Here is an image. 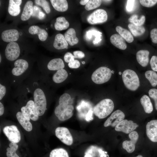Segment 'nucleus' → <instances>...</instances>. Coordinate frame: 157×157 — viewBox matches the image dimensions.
Instances as JSON below:
<instances>
[{"mask_svg": "<svg viewBox=\"0 0 157 157\" xmlns=\"http://www.w3.org/2000/svg\"><path fill=\"white\" fill-rule=\"evenodd\" d=\"M23 83L33 98L38 115H43L47 109L50 95L48 82L39 71H32Z\"/></svg>", "mask_w": 157, "mask_h": 157, "instance_id": "f257e3e1", "label": "nucleus"}, {"mask_svg": "<svg viewBox=\"0 0 157 157\" xmlns=\"http://www.w3.org/2000/svg\"><path fill=\"white\" fill-rule=\"evenodd\" d=\"M31 70V67L26 60L19 59L14 62L9 71H6L5 75L11 87L15 88L24 82L30 74Z\"/></svg>", "mask_w": 157, "mask_h": 157, "instance_id": "f03ea898", "label": "nucleus"}, {"mask_svg": "<svg viewBox=\"0 0 157 157\" xmlns=\"http://www.w3.org/2000/svg\"><path fill=\"white\" fill-rule=\"evenodd\" d=\"M58 104L55 108L54 113L60 121H64L71 118L73 115L74 107L71 104V98L68 93H65L59 97Z\"/></svg>", "mask_w": 157, "mask_h": 157, "instance_id": "7ed1b4c3", "label": "nucleus"}, {"mask_svg": "<svg viewBox=\"0 0 157 157\" xmlns=\"http://www.w3.org/2000/svg\"><path fill=\"white\" fill-rule=\"evenodd\" d=\"M114 107L113 101L109 99H105L100 101L94 107L93 112L99 119H103L112 112Z\"/></svg>", "mask_w": 157, "mask_h": 157, "instance_id": "20e7f679", "label": "nucleus"}, {"mask_svg": "<svg viewBox=\"0 0 157 157\" xmlns=\"http://www.w3.org/2000/svg\"><path fill=\"white\" fill-rule=\"evenodd\" d=\"M122 78L125 86L128 90L135 91L139 87V78L134 71L129 69H126L122 73Z\"/></svg>", "mask_w": 157, "mask_h": 157, "instance_id": "39448f33", "label": "nucleus"}, {"mask_svg": "<svg viewBox=\"0 0 157 157\" xmlns=\"http://www.w3.org/2000/svg\"><path fill=\"white\" fill-rule=\"evenodd\" d=\"M111 75L112 71L109 68L105 67H101L93 72L91 78L94 83L100 84L108 81Z\"/></svg>", "mask_w": 157, "mask_h": 157, "instance_id": "423d86ee", "label": "nucleus"}, {"mask_svg": "<svg viewBox=\"0 0 157 157\" xmlns=\"http://www.w3.org/2000/svg\"><path fill=\"white\" fill-rule=\"evenodd\" d=\"M65 67V64L62 59L60 58H56L49 61L46 66L40 68L39 72L43 76L46 77L51 72L64 69Z\"/></svg>", "mask_w": 157, "mask_h": 157, "instance_id": "0eeeda50", "label": "nucleus"}, {"mask_svg": "<svg viewBox=\"0 0 157 157\" xmlns=\"http://www.w3.org/2000/svg\"><path fill=\"white\" fill-rule=\"evenodd\" d=\"M107 19L108 15L106 11L103 9H99L88 15L87 20L90 24H95L104 23Z\"/></svg>", "mask_w": 157, "mask_h": 157, "instance_id": "6e6552de", "label": "nucleus"}, {"mask_svg": "<svg viewBox=\"0 0 157 157\" xmlns=\"http://www.w3.org/2000/svg\"><path fill=\"white\" fill-rule=\"evenodd\" d=\"M20 54L19 46L17 42H14L9 43L6 46L5 51L6 58L8 61H15Z\"/></svg>", "mask_w": 157, "mask_h": 157, "instance_id": "1a4fd4ad", "label": "nucleus"}, {"mask_svg": "<svg viewBox=\"0 0 157 157\" xmlns=\"http://www.w3.org/2000/svg\"><path fill=\"white\" fill-rule=\"evenodd\" d=\"M11 86L10 84L3 73V71L0 72V101L4 98L11 95Z\"/></svg>", "mask_w": 157, "mask_h": 157, "instance_id": "9d476101", "label": "nucleus"}, {"mask_svg": "<svg viewBox=\"0 0 157 157\" xmlns=\"http://www.w3.org/2000/svg\"><path fill=\"white\" fill-rule=\"evenodd\" d=\"M56 137L64 144L70 146L73 143L72 136L69 129L64 127H57L55 130Z\"/></svg>", "mask_w": 157, "mask_h": 157, "instance_id": "9b49d317", "label": "nucleus"}, {"mask_svg": "<svg viewBox=\"0 0 157 157\" xmlns=\"http://www.w3.org/2000/svg\"><path fill=\"white\" fill-rule=\"evenodd\" d=\"M3 132L10 142L17 143L20 140V133L16 126H6L3 129Z\"/></svg>", "mask_w": 157, "mask_h": 157, "instance_id": "f8f14e48", "label": "nucleus"}, {"mask_svg": "<svg viewBox=\"0 0 157 157\" xmlns=\"http://www.w3.org/2000/svg\"><path fill=\"white\" fill-rule=\"evenodd\" d=\"M125 115L121 110H117L114 111L106 121L104 126L107 127L111 126L115 127L120 122L123 120Z\"/></svg>", "mask_w": 157, "mask_h": 157, "instance_id": "ddd939ff", "label": "nucleus"}, {"mask_svg": "<svg viewBox=\"0 0 157 157\" xmlns=\"http://www.w3.org/2000/svg\"><path fill=\"white\" fill-rule=\"evenodd\" d=\"M138 126V125L132 120L123 119L115 127V130L128 134L134 131Z\"/></svg>", "mask_w": 157, "mask_h": 157, "instance_id": "4468645a", "label": "nucleus"}, {"mask_svg": "<svg viewBox=\"0 0 157 157\" xmlns=\"http://www.w3.org/2000/svg\"><path fill=\"white\" fill-rule=\"evenodd\" d=\"M130 140L124 141L122 144L123 148L129 153L133 152L135 150V144L139 137L138 133L135 131H133L129 135Z\"/></svg>", "mask_w": 157, "mask_h": 157, "instance_id": "2eb2a0df", "label": "nucleus"}, {"mask_svg": "<svg viewBox=\"0 0 157 157\" xmlns=\"http://www.w3.org/2000/svg\"><path fill=\"white\" fill-rule=\"evenodd\" d=\"M146 133L151 141L157 142V120H151L147 124Z\"/></svg>", "mask_w": 157, "mask_h": 157, "instance_id": "dca6fc26", "label": "nucleus"}, {"mask_svg": "<svg viewBox=\"0 0 157 157\" xmlns=\"http://www.w3.org/2000/svg\"><path fill=\"white\" fill-rule=\"evenodd\" d=\"M1 36L3 41L10 43L17 41L18 40L19 33L16 29H8L3 31L1 33Z\"/></svg>", "mask_w": 157, "mask_h": 157, "instance_id": "f3484780", "label": "nucleus"}, {"mask_svg": "<svg viewBox=\"0 0 157 157\" xmlns=\"http://www.w3.org/2000/svg\"><path fill=\"white\" fill-rule=\"evenodd\" d=\"M111 43L117 48L124 50L127 48V45L125 40L119 34H115L110 38Z\"/></svg>", "mask_w": 157, "mask_h": 157, "instance_id": "a211bd4d", "label": "nucleus"}, {"mask_svg": "<svg viewBox=\"0 0 157 157\" xmlns=\"http://www.w3.org/2000/svg\"><path fill=\"white\" fill-rule=\"evenodd\" d=\"M149 51L145 50H141L136 54V58L138 63L143 67L147 66L149 61Z\"/></svg>", "mask_w": 157, "mask_h": 157, "instance_id": "6ab92c4d", "label": "nucleus"}, {"mask_svg": "<svg viewBox=\"0 0 157 157\" xmlns=\"http://www.w3.org/2000/svg\"><path fill=\"white\" fill-rule=\"evenodd\" d=\"M22 2L21 0H10L8 8L9 14L14 16L18 15L20 12V5Z\"/></svg>", "mask_w": 157, "mask_h": 157, "instance_id": "aec40b11", "label": "nucleus"}, {"mask_svg": "<svg viewBox=\"0 0 157 157\" xmlns=\"http://www.w3.org/2000/svg\"><path fill=\"white\" fill-rule=\"evenodd\" d=\"M33 98L32 97L30 99H28L25 106L27 108L30 119L33 121H36L39 118V115L37 113Z\"/></svg>", "mask_w": 157, "mask_h": 157, "instance_id": "412c9836", "label": "nucleus"}, {"mask_svg": "<svg viewBox=\"0 0 157 157\" xmlns=\"http://www.w3.org/2000/svg\"><path fill=\"white\" fill-rule=\"evenodd\" d=\"M28 31L32 35L37 34L39 39L42 41L46 40L48 35L47 33L44 29L37 26H31L29 28Z\"/></svg>", "mask_w": 157, "mask_h": 157, "instance_id": "4be33fe9", "label": "nucleus"}, {"mask_svg": "<svg viewBox=\"0 0 157 157\" xmlns=\"http://www.w3.org/2000/svg\"><path fill=\"white\" fill-rule=\"evenodd\" d=\"M68 74L64 69L57 70L53 75L52 81L54 83L59 84L63 82L67 78Z\"/></svg>", "mask_w": 157, "mask_h": 157, "instance_id": "5701e85b", "label": "nucleus"}, {"mask_svg": "<svg viewBox=\"0 0 157 157\" xmlns=\"http://www.w3.org/2000/svg\"><path fill=\"white\" fill-rule=\"evenodd\" d=\"M68 43L64 36L60 33L56 35L53 43V46L56 49L60 50L67 48Z\"/></svg>", "mask_w": 157, "mask_h": 157, "instance_id": "b1692460", "label": "nucleus"}, {"mask_svg": "<svg viewBox=\"0 0 157 157\" xmlns=\"http://www.w3.org/2000/svg\"><path fill=\"white\" fill-rule=\"evenodd\" d=\"M33 2L31 1H27L25 3L21 16L22 21L28 19L32 15L33 12Z\"/></svg>", "mask_w": 157, "mask_h": 157, "instance_id": "393cba45", "label": "nucleus"}, {"mask_svg": "<svg viewBox=\"0 0 157 157\" xmlns=\"http://www.w3.org/2000/svg\"><path fill=\"white\" fill-rule=\"evenodd\" d=\"M76 33L74 29L71 28L65 33L64 37L68 43L71 46L77 44L79 41L76 36Z\"/></svg>", "mask_w": 157, "mask_h": 157, "instance_id": "a878e982", "label": "nucleus"}, {"mask_svg": "<svg viewBox=\"0 0 157 157\" xmlns=\"http://www.w3.org/2000/svg\"><path fill=\"white\" fill-rule=\"evenodd\" d=\"M16 117L19 123L25 130L30 131L32 130L33 127L31 123L24 117L21 111L17 112Z\"/></svg>", "mask_w": 157, "mask_h": 157, "instance_id": "bb28decb", "label": "nucleus"}, {"mask_svg": "<svg viewBox=\"0 0 157 157\" xmlns=\"http://www.w3.org/2000/svg\"><path fill=\"white\" fill-rule=\"evenodd\" d=\"M53 8L57 11L63 12L68 8V4L66 0H50Z\"/></svg>", "mask_w": 157, "mask_h": 157, "instance_id": "cd10ccee", "label": "nucleus"}, {"mask_svg": "<svg viewBox=\"0 0 157 157\" xmlns=\"http://www.w3.org/2000/svg\"><path fill=\"white\" fill-rule=\"evenodd\" d=\"M116 30L119 34L128 42L130 43L133 41V36L131 33L127 29L121 26H117L116 27Z\"/></svg>", "mask_w": 157, "mask_h": 157, "instance_id": "c85d7f7f", "label": "nucleus"}, {"mask_svg": "<svg viewBox=\"0 0 157 157\" xmlns=\"http://www.w3.org/2000/svg\"><path fill=\"white\" fill-rule=\"evenodd\" d=\"M140 102L146 113H150L152 112L153 105L149 97L147 95H143L140 99Z\"/></svg>", "mask_w": 157, "mask_h": 157, "instance_id": "c756f323", "label": "nucleus"}, {"mask_svg": "<svg viewBox=\"0 0 157 157\" xmlns=\"http://www.w3.org/2000/svg\"><path fill=\"white\" fill-rule=\"evenodd\" d=\"M69 26V23L63 17L57 18L54 24V28L58 31H62L67 29Z\"/></svg>", "mask_w": 157, "mask_h": 157, "instance_id": "7c9ffc66", "label": "nucleus"}, {"mask_svg": "<svg viewBox=\"0 0 157 157\" xmlns=\"http://www.w3.org/2000/svg\"><path fill=\"white\" fill-rule=\"evenodd\" d=\"M128 27L132 34L135 37L142 35L145 31L143 26H137L132 23L129 24L128 25Z\"/></svg>", "mask_w": 157, "mask_h": 157, "instance_id": "2f4dec72", "label": "nucleus"}, {"mask_svg": "<svg viewBox=\"0 0 157 157\" xmlns=\"http://www.w3.org/2000/svg\"><path fill=\"white\" fill-rule=\"evenodd\" d=\"M145 76L152 87H155L157 85V74L155 72L147 71L145 73Z\"/></svg>", "mask_w": 157, "mask_h": 157, "instance_id": "473e14b6", "label": "nucleus"}, {"mask_svg": "<svg viewBox=\"0 0 157 157\" xmlns=\"http://www.w3.org/2000/svg\"><path fill=\"white\" fill-rule=\"evenodd\" d=\"M9 146L10 147H8L6 149L7 151L6 155L7 157H19L16 153L18 148V146L17 143L11 142Z\"/></svg>", "mask_w": 157, "mask_h": 157, "instance_id": "72a5a7b5", "label": "nucleus"}, {"mask_svg": "<svg viewBox=\"0 0 157 157\" xmlns=\"http://www.w3.org/2000/svg\"><path fill=\"white\" fill-rule=\"evenodd\" d=\"M49 157H69V156L65 149L59 148L52 150L50 153Z\"/></svg>", "mask_w": 157, "mask_h": 157, "instance_id": "f704fd0d", "label": "nucleus"}, {"mask_svg": "<svg viewBox=\"0 0 157 157\" xmlns=\"http://www.w3.org/2000/svg\"><path fill=\"white\" fill-rule=\"evenodd\" d=\"M131 23L137 26H142L144 23L145 18L144 16L142 15L138 18V16L135 14L131 16L128 19Z\"/></svg>", "mask_w": 157, "mask_h": 157, "instance_id": "c9c22d12", "label": "nucleus"}, {"mask_svg": "<svg viewBox=\"0 0 157 157\" xmlns=\"http://www.w3.org/2000/svg\"><path fill=\"white\" fill-rule=\"evenodd\" d=\"M102 1L100 0H90L85 5V8L87 10L94 9L99 7L101 4Z\"/></svg>", "mask_w": 157, "mask_h": 157, "instance_id": "e433bc0d", "label": "nucleus"}, {"mask_svg": "<svg viewBox=\"0 0 157 157\" xmlns=\"http://www.w3.org/2000/svg\"><path fill=\"white\" fill-rule=\"evenodd\" d=\"M45 15L40 8L35 6H33L32 15L33 17H35L40 19H43L45 17Z\"/></svg>", "mask_w": 157, "mask_h": 157, "instance_id": "4c0bfd02", "label": "nucleus"}, {"mask_svg": "<svg viewBox=\"0 0 157 157\" xmlns=\"http://www.w3.org/2000/svg\"><path fill=\"white\" fill-rule=\"evenodd\" d=\"M35 3L42 7L47 13L50 12L51 10L48 2L45 0H35Z\"/></svg>", "mask_w": 157, "mask_h": 157, "instance_id": "58836bf2", "label": "nucleus"}, {"mask_svg": "<svg viewBox=\"0 0 157 157\" xmlns=\"http://www.w3.org/2000/svg\"><path fill=\"white\" fill-rule=\"evenodd\" d=\"M148 93L149 97L154 100L155 108L157 110V89H151L149 90Z\"/></svg>", "mask_w": 157, "mask_h": 157, "instance_id": "ea45409f", "label": "nucleus"}, {"mask_svg": "<svg viewBox=\"0 0 157 157\" xmlns=\"http://www.w3.org/2000/svg\"><path fill=\"white\" fill-rule=\"evenodd\" d=\"M139 1L142 6L147 7H152L157 3V0H140Z\"/></svg>", "mask_w": 157, "mask_h": 157, "instance_id": "a19ab883", "label": "nucleus"}, {"mask_svg": "<svg viewBox=\"0 0 157 157\" xmlns=\"http://www.w3.org/2000/svg\"><path fill=\"white\" fill-rule=\"evenodd\" d=\"M150 63L153 71L157 72V56H153L150 60Z\"/></svg>", "mask_w": 157, "mask_h": 157, "instance_id": "79ce46f5", "label": "nucleus"}, {"mask_svg": "<svg viewBox=\"0 0 157 157\" xmlns=\"http://www.w3.org/2000/svg\"><path fill=\"white\" fill-rule=\"evenodd\" d=\"M150 37L153 43L157 44V28H154L151 30Z\"/></svg>", "mask_w": 157, "mask_h": 157, "instance_id": "37998d69", "label": "nucleus"}, {"mask_svg": "<svg viewBox=\"0 0 157 157\" xmlns=\"http://www.w3.org/2000/svg\"><path fill=\"white\" fill-rule=\"evenodd\" d=\"M74 56L69 52L66 53L64 56V59L65 62L68 63L74 60Z\"/></svg>", "mask_w": 157, "mask_h": 157, "instance_id": "c03bdc74", "label": "nucleus"}, {"mask_svg": "<svg viewBox=\"0 0 157 157\" xmlns=\"http://www.w3.org/2000/svg\"><path fill=\"white\" fill-rule=\"evenodd\" d=\"M68 66L71 68H77L80 66V63L78 60H74L69 63Z\"/></svg>", "mask_w": 157, "mask_h": 157, "instance_id": "a18cd8bd", "label": "nucleus"}, {"mask_svg": "<svg viewBox=\"0 0 157 157\" xmlns=\"http://www.w3.org/2000/svg\"><path fill=\"white\" fill-rule=\"evenodd\" d=\"M73 53L74 58H82L85 56L84 53L80 51H75L73 52Z\"/></svg>", "mask_w": 157, "mask_h": 157, "instance_id": "49530a36", "label": "nucleus"}, {"mask_svg": "<svg viewBox=\"0 0 157 157\" xmlns=\"http://www.w3.org/2000/svg\"><path fill=\"white\" fill-rule=\"evenodd\" d=\"M134 0H128L126 6V9L128 11H131L134 6Z\"/></svg>", "mask_w": 157, "mask_h": 157, "instance_id": "de8ad7c7", "label": "nucleus"}, {"mask_svg": "<svg viewBox=\"0 0 157 157\" xmlns=\"http://www.w3.org/2000/svg\"><path fill=\"white\" fill-rule=\"evenodd\" d=\"M4 107L2 102H0V116H1L4 113Z\"/></svg>", "mask_w": 157, "mask_h": 157, "instance_id": "09e8293b", "label": "nucleus"}, {"mask_svg": "<svg viewBox=\"0 0 157 157\" xmlns=\"http://www.w3.org/2000/svg\"><path fill=\"white\" fill-rule=\"evenodd\" d=\"M89 1V0H82L80 1V3L82 5H86Z\"/></svg>", "mask_w": 157, "mask_h": 157, "instance_id": "8fccbe9b", "label": "nucleus"}, {"mask_svg": "<svg viewBox=\"0 0 157 157\" xmlns=\"http://www.w3.org/2000/svg\"><path fill=\"white\" fill-rule=\"evenodd\" d=\"M136 157H143L141 155H139L138 156Z\"/></svg>", "mask_w": 157, "mask_h": 157, "instance_id": "3c124183", "label": "nucleus"}, {"mask_svg": "<svg viewBox=\"0 0 157 157\" xmlns=\"http://www.w3.org/2000/svg\"><path fill=\"white\" fill-rule=\"evenodd\" d=\"M82 62V63L83 64H85V62L84 61H83Z\"/></svg>", "mask_w": 157, "mask_h": 157, "instance_id": "603ef678", "label": "nucleus"}]
</instances>
